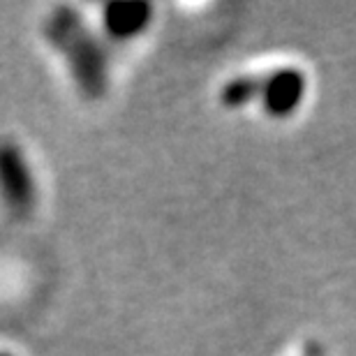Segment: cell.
I'll return each instance as SVG.
<instances>
[{
	"label": "cell",
	"mask_w": 356,
	"mask_h": 356,
	"mask_svg": "<svg viewBox=\"0 0 356 356\" xmlns=\"http://www.w3.org/2000/svg\"><path fill=\"white\" fill-rule=\"evenodd\" d=\"M305 92V79L298 70L284 67L275 70L264 79L261 88V102L268 116L273 118H287L294 113V109L301 104Z\"/></svg>",
	"instance_id": "cell-3"
},
{
	"label": "cell",
	"mask_w": 356,
	"mask_h": 356,
	"mask_svg": "<svg viewBox=\"0 0 356 356\" xmlns=\"http://www.w3.org/2000/svg\"><path fill=\"white\" fill-rule=\"evenodd\" d=\"M49 42L65 54L74 81L90 99H99L109 88V60L99 42L72 7H58L47 24Z\"/></svg>",
	"instance_id": "cell-1"
},
{
	"label": "cell",
	"mask_w": 356,
	"mask_h": 356,
	"mask_svg": "<svg viewBox=\"0 0 356 356\" xmlns=\"http://www.w3.org/2000/svg\"><path fill=\"white\" fill-rule=\"evenodd\" d=\"M153 7L148 3H111L104 7V31L111 40L125 42L151 26Z\"/></svg>",
	"instance_id": "cell-4"
},
{
	"label": "cell",
	"mask_w": 356,
	"mask_h": 356,
	"mask_svg": "<svg viewBox=\"0 0 356 356\" xmlns=\"http://www.w3.org/2000/svg\"><path fill=\"white\" fill-rule=\"evenodd\" d=\"M264 79L261 76H236V79L227 81L220 90V102L227 109H238L243 104H250L252 99L261 97Z\"/></svg>",
	"instance_id": "cell-5"
},
{
	"label": "cell",
	"mask_w": 356,
	"mask_h": 356,
	"mask_svg": "<svg viewBox=\"0 0 356 356\" xmlns=\"http://www.w3.org/2000/svg\"><path fill=\"white\" fill-rule=\"evenodd\" d=\"M0 356H10V354H0Z\"/></svg>",
	"instance_id": "cell-6"
},
{
	"label": "cell",
	"mask_w": 356,
	"mask_h": 356,
	"mask_svg": "<svg viewBox=\"0 0 356 356\" xmlns=\"http://www.w3.org/2000/svg\"><path fill=\"white\" fill-rule=\"evenodd\" d=\"M0 197L12 216L26 218L35 206V183L21 148L0 141Z\"/></svg>",
	"instance_id": "cell-2"
}]
</instances>
